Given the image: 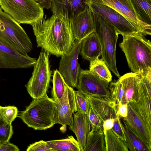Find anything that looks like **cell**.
Masks as SVG:
<instances>
[{"instance_id": "6", "label": "cell", "mask_w": 151, "mask_h": 151, "mask_svg": "<svg viewBox=\"0 0 151 151\" xmlns=\"http://www.w3.org/2000/svg\"><path fill=\"white\" fill-rule=\"evenodd\" d=\"M0 6L19 24L32 25L44 18V8L34 0H0Z\"/></svg>"}, {"instance_id": "24", "label": "cell", "mask_w": 151, "mask_h": 151, "mask_svg": "<svg viewBox=\"0 0 151 151\" xmlns=\"http://www.w3.org/2000/svg\"><path fill=\"white\" fill-rule=\"evenodd\" d=\"M46 142L54 151H81L77 141L72 135L65 139Z\"/></svg>"}, {"instance_id": "1", "label": "cell", "mask_w": 151, "mask_h": 151, "mask_svg": "<svg viewBox=\"0 0 151 151\" xmlns=\"http://www.w3.org/2000/svg\"><path fill=\"white\" fill-rule=\"evenodd\" d=\"M37 47L57 57L68 53L75 40L68 14H53L32 25Z\"/></svg>"}, {"instance_id": "30", "label": "cell", "mask_w": 151, "mask_h": 151, "mask_svg": "<svg viewBox=\"0 0 151 151\" xmlns=\"http://www.w3.org/2000/svg\"><path fill=\"white\" fill-rule=\"evenodd\" d=\"M75 102L77 111L82 112L87 115L90 106L86 96L79 91H75Z\"/></svg>"}, {"instance_id": "7", "label": "cell", "mask_w": 151, "mask_h": 151, "mask_svg": "<svg viewBox=\"0 0 151 151\" xmlns=\"http://www.w3.org/2000/svg\"><path fill=\"white\" fill-rule=\"evenodd\" d=\"M32 76L25 85L27 91L33 99L47 94L51 75L49 54L41 51L33 65Z\"/></svg>"}, {"instance_id": "20", "label": "cell", "mask_w": 151, "mask_h": 151, "mask_svg": "<svg viewBox=\"0 0 151 151\" xmlns=\"http://www.w3.org/2000/svg\"><path fill=\"white\" fill-rule=\"evenodd\" d=\"M101 51L100 43L94 31L82 40L80 53L84 59L90 62L99 58Z\"/></svg>"}, {"instance_id": "25", "label": "cell", "mask_w": 151, "mask_h": 151, "mask_svg": "<svg viewBox=\"0 0 151 151\" xmlns=\"http://www.w3.org/2000/svg\"><path fill=\"white\" fill-rule=\"evenodd\" d=\"M123 122L125 143L128 149L131 151H149L141 139L123 121Z\"/></svg>"}, {"instance_id": "23", "label": "cell", "mask_w": 151, "mask_h": 151, "mask_svg": "<svg viewBox=\"0 0 151 151\" xmlns=\"http://www.w3.org/2000/svg\"><path fill=\"white\" fill-rule=\"evenodd\" d=\"M52 82V87L51 94L52 98L55 101L59 100L63 97L69 85L57 69L54 71Z\"/></svg>"}, {"instance_id": "14", "label": "cell", "mask_w": 151, "mask_h": 151, "mask_svg": "<svg viewBox=\"0 0 151 151\" xmlns=\"http://www.w3.org/2000/svg\"><path fill=\"white\" fill-rule=\"evenodd\" d=\"M36 59L22 54L0 41V68H27L34 65Z\"/></svg>"}, {"instance_id": "27", "label": "cell", "mask_w": 151, "mask_h": 151, "mask_svg": "<svg viewBox=\"0 0 151 151\" xmlns=\"http://www.w3.org/2000/svg\"><path fill=\"white\" fill-rule=\"evenodd\" d=\"M90 62L89 70L90 71L108 82L112 81L111 73L102 58H98Z\"/></svg>"}, {"instance_id": "29", "label": "cell", "mask_w": 151, "mask_h": 151, "mask_svg": "<svg viewBox=\"0 0 151 151\" xmlns=\"http://www.w3.org/2000/svg\"><path fill=\"white\" fill-rule=\"evenodd\" d=\"M18 109L16 106H0V115L5 121L9 124H12V122L18 116Z\"/></svg>"}, {"instance_id": "3", "label": "cell", "mask_w": 151, "mask_h": 151, "mask_svg": "<svg viewBox=\"0 0 151 151\" xmlns=\"http://www.w3.org/2000/svg\"><path fill=\"white\" fill-rule=\"evenodd\" d=\"M95 27L94 32L101 48L102 58L109 69L119 78L116 66V50L118 33L114 26L106 19L91 10Z\"/></svg>"}, {"instance_id": "18", "label": "cell", "mask_w": 151, "mask_h": 151, "mask_svg": "<svg viewBox=\"0 0 151 151\" xmlns=\"http://www.w3.org/2000/svg\"><path fill=\"white\" fill-rule=\"evenodd\" d=\"M73 124L69 128L75 134L81 151L85 147L87 137L90 132L87 115L80 111L73 114Z\"/></svg>"}, {"instance_id": "36", "label": "cell", "mask_w": 151, "mask_h": 151, "mask_svg": "<svg viewBox=\"0 0 151 151\" xmlns=\"http://www.w3.org/2000/svg\"><path fill=\"white\" fill-rule=\"evenodd\" d=\"M19 149L16 145L9 142L2 143L0 147V151H19Z\"/></svg>"}, {"instance_id": "11", "label": "cell", "mask_w": 151, "mask_h": 151, "mask_svg": "<svg viewBox=\"0 0 151 151\" xmlns=\"http://www.w3.org/2000/svg\"><path fill=\"white\" fill-rule=\"evenodd\" d=\"M90 3L108 6L122 14L138 32L145 36L151 35V26L140 21L134 11L130 0H85Z\"/></svg>"}, {"instance_id": "4", "label": "cell", "mask_w": 151, "mask_h": 151, "mask_svg": "<svg viewBox=\"0 0 151 151\" xmlns=\"http://www.w3.org/2000/svg\"><path fill=\"white\" fill-rule=\"evenodd\" d=\"M55 102L47 94L33 99L25 109L19 113V117L27 126L35 130H45L55 124L53 120Z\"/></svg>"}, {"instance_id": "5", "label": "cell", "mask_w": 151, "mask_h": 151, "mask_svg": "<svg viewBox=\"0 0 151 151\" xmlns=\"http://www.w3.org/2000/svg\"><path fill=\"white\" fill-rule=\"evenodd\" d=\"M0 41L25 55L33 49L31 41L24 29L0 7Z\"/></svg>"}, {"instance_id": "16", "label": "cell", "mask_w": 151, "mask_h": 151, "mask_svg": "<svg viewBox=\"0 0 151 151\" xmlns=\"http://www.w3.org/2000/svg\"><path fill=\"white\" fill-rule=\"evenodd\" d=\"M90 107L103 122L109 119H116L118 116L117 107L110 98L86 96Z\"/></svg>"}, {"instance_id": "15", "label": "cell", "mask_w": 151, "mask_h": 151, "mask_svg": "<svg viewBox=\"0 0 151 151\" xmlns=\"http://www.w3.org/2000/svg\"><path fill=\"white\" fill-rule=\"evenodd\" d=\"M69 20L76 40L82 41L95 31L92 14L87 6L83 10Z\"/></svg>"}, {"instance_id": "10", "label": "cell", "mask_w": 151, "mask_h": 151, "mask_svg": "<svg viewBox=\"0 0 151 151\" xmlns=\"http://www.w3.org/2000/svg\"><path fill=\"white\" fill-rule=\"evenodd\" d=\"M82 41L75 40L74 44L69 52L61 57L59 63V71L67 83L73 88L77 86L81 69L78 63V58Z\"/></svg>"}, {"instance_id": "26", "label": "cell", "mask_w": 151, "mask_h": 151, "mask_svg": "<svg viewBox=\"0 0 151 151\" xmlns=\"http://www.w3.org/2000/svg\"><path fill=\"white\" fill-rule=\"evenodd\" d=\"M106 151H128L126 143L116 136L111 129L104 133Z\"/></svg>"}, {"instance_id": "37", "label": "cell", "mask_w": 151, "mask_h": 151, "mask_svg": "<svg viewBox=\"0 0 151 151\" xmlns=\"http://www.w3.org/2000/svg\"><path fill=\"white\" fill-rule=\"evenodd\" d=\"M115 119H108L103 122V128L104 133L107 130L110 129L113 127Z\"/></svg>"}, {"instance_id": "12", "label": "cell", "mask_w": 151, "mask_h": 151, "mask_svg": "<svg viewBox=\"0 0 151 151\" xmlns=\"http://www.w3.org/2000/svg\"><path fill=\"white\" fill-rule=\"evenodd\" d=\"M74 91L73 88L69 86L63 97L55 101V108L53 116L55 124L73 126V114L77 111Z\"/></svg>"}, {"instance_id": "17", "label": "cell", "mask_w": 151, "mask_h": 151, "mask_svg": "<svg viewBox=\"0 0 151 151\" xmlns=\"http://www.w3.org/2000/svg\"><path fill=\"white\" fill-rule=\"evenodd\" d=\"M140 78V74L131 72L126 73L119 78L124 90L122 104H127L136 100Z\"/></svg>"}, {"instance_id": "32", "label": "cell", "mask_w": 151, "mask_h": 151, "mask_svg": "<svg viewBox=\"0 0 151 151\" xmlns=\"http://www.w3.org/2000/svg\"><path fill=\"white\" fill-rule=\"evenodd\" d=\"M87 116L89 126L90 132L103 130V122L90 107Z\"/></svg>"}, {"instance_id": "13", "label": "cell", "mask_w": 151, "mask_h": 151, "mask_svg": "<svg viewBox=\"0 0 151 151\" xmlns=\"http://www.w3.org/2000/svg\"><path fill=\"white\" fill-rule=\"evenodd\" d=\"M84 2L91 10L102 16L112 24L119 34L123 36L138 32L124 17L112 8L102 4L85 1Z\"/></svg>"}, {"instance_id": "8", "label": "cell", "mask_w": 151, "mask_h": 151, "mask_svg": "<svg viewBox=\"0 0 151 151\" xmlns=\"http://www.w3.org/2000/svg\"><path fill=\"white\" fill-rule=\"evenodd\" d=\"M128 113L123 120L151 151V127L136 101L127 104Z\"/></svg>"}, {"instance_id": "28", "label": "cell", "mask_w": 151, "mask_h": 151, "mask_svg": "<svg viewBox=\"0 0 151 151\" xmlns=\"http://www.w3.org/2000/svg\"><path fill=\"white\" fill-rule=\"evenodd\" d=\"M110 98L116 106L121 102L124 94L122 85L119 80L111 82L109 85Z\"/></svg>"}, {"instance_id": "40", "label": "cell", "mask_w": 151, "mask_h": 151, "mask_svg": "<svg viewBox=\"0 0 151 151\" xmlns=\"http://www.w3.org/2000/svg\"></svg>"}, {"instance_id": "31", "label": "cell", "mask_w": 151, "mask_h": 151, "mask_svg": "<svg viewBox=\"0 0 151 151\" xmlns=\"http://www.w3.org/2000/svg\"><path fill=\"white\" fill-rule=\"evenodd\" d=\"M13 133L12 124L7 123L0 115V142H9Z\"/></svg>"}, {"instance_id": "2", "label": "cell", "mask_w": 151, "mask_h": 151, "mask_svg": "<svg viewBox=\"0 0 151 151\" xmlns=\"http://www.w3.org/2000/svg\"><path fill=\"white\" fill-rule=\"evenodd\" d=\"M145 36L140 32L123 35L119 46L132 72L147 75L151 73V42Z\"/></svg>"}, {"instance_id": "21", "label": "cell", "mask_w": 151, "mask_h": 151, "mask_svg": "<svg viewBox=\"0 0 151 151\" xmlns=\"http://www.w3.org/2000/svg\"><path fill=\"white\" fill-rule=\"evenodd\" d=\"M139 20L151 26V0H130Z\"/></svg>"}, {"instance_id": "19", "label": "cell", "mask_w": 151, "mask_h": 151, "mask_svg": "<svg viewBox=\"0 0 151 151\" xmlns=\"http://www.w3.org/2000/svg\"><path fill=\"white\" fill-rule=\"evenodd\" d=\"M85 0H52L50 9L53 14L66 13L69 19L83 10L87 5Z\"/></svg>"}, {"instance_id": "38", "label": "cell", "mask_w": 151, "mask_h": 151, "mask_svg": "<svg viewBox=\"0 0 151 151\" xmlns=\"http://www.w3.org/2000/svg\"><path fill=\"white\" fill-rule=\"evenodd\" d=\"M42 7L49 9L51 8L52 0H34Z\"/></svg>"}, {"instance_id": "39", "label": "cell", "mask_w": 151, "mask_h": 151, "mask_svg": "<svg viewBox=\"0 0 151 151\" xmlns=\"http://www.w3.org/2000/svg\"><path fill=\"white\" fill-rule=\"evenodd\" d=\"M2 143V142H0V147Z\"/></svg>"}, {"instance_id": "9", "label": "cell", "mask_w": 151, "mask_h": 151, "mask_svg": "<svg viewBox=\"0 0 151 151\" xmlns=\"http://www.w3.org/2000/svg\"><path fill=\"white\" fill-rule=\"evenodd\" d=\"M109 83L89 70L81 69L76 88L78 91L86 96L110 98Z\"/></svg>"}, {"instance_id": "22", "label": "cell", "mask_w": 151, "mask_h": 151, "mask_svg": "<svg viewBox=\"0 0 151 151\" xmlns=\"http://www.w3.org/2000/svg\"><path fill=\"white\" fill-rule=\"evenodd\" d=\"M83 151H106L103 130L90 132L88 134Z\"/></svg>"}, {"instance_id": "33", "label": "cell", "mask_w": 151, "mask_h": 151, "mask_svg": "<svg viewBox=\"0 0 151 151\" xmlns=\"http://www.w3.org/2000/svg\"><path fill=\"white\" fill-rule=\"evenodd\" d=\"M111 129L116 136L125 142L124 127L121 121L120 118L118 115L115 119L113 126Z\"/></svg>"}, {"instance_id": "34", "label": "cell", "mask_w": 151, "mask_h": 151, "mask_svg": "<svg viewBox=\"0 0 151 151\" xmlns=\"http://www.w3.org/2000/svg\"><path fill=\"white\" fill-rule=\"evenodd\" d=\"M27 151H54L46 141L41 140L33 143L28 146Z\"/></svg>"}, {"instance_id": "35", "label": "cell", "mask_w": 151, "mask_h": 151, "mask_svg": "<svg viewBox=\"0 0 151 151\" xmlns=\"http://www.w3.org/2000/svg\"><path fill=\"white\" fill-rule=\"evenodd\" d=\"M117 113L120 118L126 117L128 113L127 104H122L121 102L116 106Z\"/></svg>"}]
</instances>
